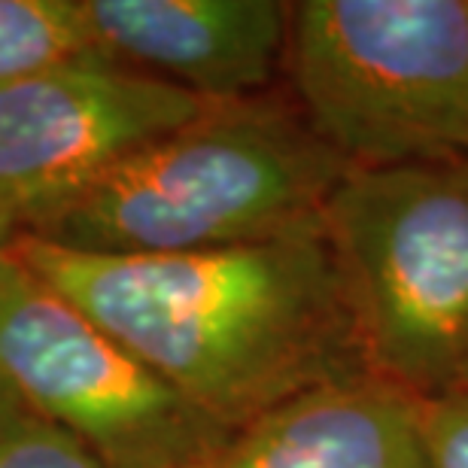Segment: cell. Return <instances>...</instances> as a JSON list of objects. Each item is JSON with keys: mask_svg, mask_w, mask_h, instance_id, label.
<instances>
[{"mask_svg": "<svg viewBox=\"0 0 468 468\" xmlns=\"http://www.w3.org/2000/svg\"><path fill=\"white\" fill-rule=\"evenodd\" d=\"M9 250L231 432L311 389L371 374L323 219L171 256H91L25 231Z\"/></svg>", "mask_w": 468, "mask_h": 468, "instance_id": "6da1fadb", "label": "cell"}, {"mask_svg": "<svg viewBox=\"0 0 468 468\" xmlns=\"http://www.w3.org/2000/svg\"><path fill=\"white\" fill-rule=\"evenodd\" d=\"M347 174L277 86L213 104L22 231L91 256L238 247L320 222Z\"/></svg>", "mask_w": 468, "mask_h": 468, "instance_id": "7a4b0ae2", "label": "cell"}, {"mask_svg": "<svg viewBox=\"0 0 468 468\" xmlns=\"http://www.w3.org/2000/svg\"><path fill=\"white\" fill-rule=\"evenodd\" d=\"M365 365L420 405L468 392V155L350 171L323 207Z\"/></svg>", "mask_w": 468, "mask_h": 468, "instance_id": "3957f363", "label": "cell"}, {"mask_svg": "<svg viewBox=\"0 0 468 468\" xmlns=\"http://www.w3.org/2000/svg\"><path fill=\"white\" fill-rule=\"evenodd\" d=\"M283 89L347 171L468 155V0L292 4Z\"/></svg>", "mask_w": 468, "mask_h": 468, "instance_id": "277c9868", "label": "cell"}, {"mask_svg": "<svg viewBox=\"0 0 468 468\" xmlns=\"http://www.w3.org/2000/svg\"><path fill=\"white\" fill-rule=\"evenodd\" d=\"M0 383L104 468H192L234 435L9 250H0Z\"/></svg>", "mask_w": 468, "mask_h": 468, "instance_id": "5b68a950", "label": "cell"}, {"mask_svg": "<svg viewBox=\"0 0 468 468\" xmlns=\"http://www.w3.org/2000/svg\"><path fill=\"white\" fill-rule=\"evenodd\" d=\"M213 104L95 58L0 89V201L18 231Z\"/></svg>", "mask_w": 468, "mask_h": 468, "instance_id": "8992f818", "label": "cell"}, {"mask_svg": "<svg viewBox=\"0 0 468 468\" xmlns=\"http://www.w3.org/2000/svg\"><path fill=\"white\" fill-rule=\"evenodd\" d=\"M86 13L107 58L210 104L259 98L283 80V0H86Z\"/></svg>", "mask_w": 468, "mask_h": 468, "instance_id": "52a82bcc", "label": "cell"}, {"mask_svg": "<svg viewBox=\"0 0 468 468\" xmlns=\"http://www.w3.org/2000/svg\"><path fill=\"white\" fill-rule=\"evenodd\" d=\"M420 410L408 392L362 374L268 410L192 468H426Z\"/></svg>", "mask_w": 468, "mask_h": 468, "instance_id": "ba28073f", "label": "cell"}, {"mask_svg": "<svg viewBox=\"0 0 468 468\" xmlns=\"http://www.w3.org/2000/svg\"><path fill=\"white\" fill-rule=\"evenodd\" d=\"M95 58L86 0H0V89Z\"/></svg>", "mask_w": 468, "mask_h": 468, "instance_id": "9c48e42d", "label": "cell"}, {"mask_svg": "<svg viewBox=\"0 0 468 468\" xmlns=\"http://www.w3.org/2000/svg\"><path fill=\"white\" fill-rule=\"evenodd\" d=\"M0 468H104L77 438L27 414L0 435Z\"/></svg>", "mask_w": 468, "mask_h": 468, "instance_id": "30bf717a", "label": "cell"}, {"mask_svg": "<svg viewBox=\"0 0 468 468\" xmlns=\"http://www.w3.org/2000/svg\"><path fill=\"white\" fill-rule=\"evenodd\" d=\"M426 468H468V392L420 410Z\"/></svg>", "mask_w": 468, "mask_h": 468, "instance_id": "8fae6325", "label": "cell"}, {"mask_svg": "<svg viewBox=\"0 0 468 468\" xmlns=\"http://www.w3.org/2000/svg\"><path fill=\"white\" fill-rule=\"evenodd\" d=\"M27 414H31V410H27L22 401L0 383V435L9 432V429H13L18 420H25Z\"/></svg>", "mask_w": 468, "mask_h": 468, "instance_id": "7c38bea8", "label": "cell"}, {"mask_svg": "<svg viewBox=\"0 0 468 468\" xmlns=\"http://www.w3.org/2000/svg\"><path fill=\"white\" fill-rule=\"evenodd\" d=\"M18 234V219H16V213L6 207L4 201H0V250L6 247L9 240H13Z\"/></svg>", "mask_w": 468, "mask_h": 468, "instance_id": "4fadbf2b", "label": "cell"}]
</instances>
